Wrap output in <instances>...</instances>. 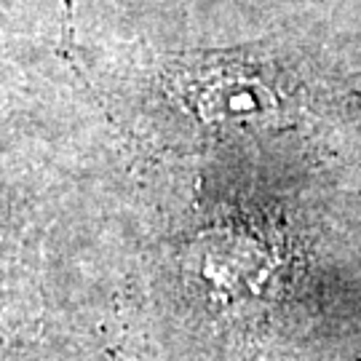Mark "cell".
<instances>
[{
  "label": "cell",
  "instance_id": "6da1fadb",
  "mask_svg": "<svg viewBox=\"0 0 361 361\" xmlns=\"http://www.w3.org/2000/svg\"><path fill=\"white\" fill-rule=\"evenodd\" d=\"M182 102L209 126H259L279 113L268 80L241 62H198L177 78Z\"/></svg>",
  "mask_w": 361,
  "mask_h": 361
}]
</instances>
